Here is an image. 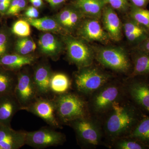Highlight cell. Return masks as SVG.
<instances>
[{
	"mask_svg": "<svg viewBox=\"0 0 149 149\" xmlns=\"http://www.w3.org/2000/svg\"><path fill=\"white\" fill-rule=\"evenodd\" d=\"M145 114L125 95L115 101L99 118L104 137L111 144L119 138L128 136Z\"/></svg>",
	"mask_w": 149,
	"mask_h": 149,
	"instance_id": "cell-1",
	"label": "cell"
},
{
	"mask_svg": "<svg viewBox=\"0 0 149 149\" xmlns=\"http://www.w3.org/2000/svg\"><path fill=\"white\" fill-rule=\"evenodd\" d=\"M53 100L57 117L62 125L91 116L88 101L79 94L68 92L56 95Z\"/></svg>",
	"mask_w": 149,
	"mask_h": 149,
	"instance_id": "cell-2",
	"label": "cell"
},
{
	"mask_svg": "<svg viewBox=\"0 0 149 149\" xmlns=\"http://www.w3.org/2000/svg\"><path fill=\"white\" fill-rule=\"evenodd\" d=\"M125 95L124 81L111 80L89 97L88 102L91 115L99 119L115 101Z\"/></svg>",
	"mask_w": 149,
	"mask_h": 149,
	"instance_id": "cell-3",
	"label": "cell"
},
{
	"mask_svg": "<svg viewBox=\"0 0 149 149\" xmlns=\"http://www.w3.org/2000/svg\"><path fill=\"white\" fill-rule=\"evenodd\" d=\"M113 76L92 65L82 68L74 75V86L79 94L89 97L113 80Z\"/></svg>",
	"mask_w": 149,
	"mask_h": 149,
	"instance_id": "cell-4",
	"label": "cell"
},
{
	"mask_svg": "<svg viewBox=\"0 0 149 149\" xmlns=\"http://www.w3.org/2000/svg\"><path fill=\"white\" fill-rule=\"evenodd\" d=\"M68 125L74 130L81 146L95 148L101 143L103 133L101 123L98 118L91 115L74 120Z\"/></svg>",
	"mask_w": 149,
	"mask_h": 149,
	"instance_id": "cell-5",
	"label": "cell"
},
{
	"mask_svg": "<svg viewBox=\"0 0 149 149\" xmlns=\"http://www.w3.org/2000/svg\"><path fill=\"white\" fill-rule=\"evenodd\" d=\"M96 58L102 66L118 73L130 75L133 63L128 54L120 48H102L96 54Z\"/></svg>",
	"mask_w": 149,
	"mask_h": 149,
	"instance_id": "cell-6",
	"label": "cell"
},
{
	"mask_svg": "<svg viewBox=\"0 0 149 149\" xmlns=\"http://www.w3.org/2000/svg\"><path fill=\"white\" fill-rule=\"evenodd\" d=\"M148 77H127L124 81L126 96L146 114H149V80Z\"/></svg>",
	"mask_w": 149,
	"mask_h": 149,
	"instance_id": "cell-7",
	"label": "cell"
},
{
	"mask_svg": "<svg viewBox=\"0 0 149 149\" xmlns=\"http://www.w3.org/2000/svg\"><path fill=\"white\" fill-rule=\"evenodd\" d=\"M55 129L43 127L35 131H26L25 145L38 149L63 145L66 140L65 135Z\"/></svg>",
	"mask_w": 149,
	"mask_h": 149,
	"instance_id": "cell-8",
	"label": "cell"
},
{
	"mask_svg": "<svg viewBox=\"0 0 149 149\" xmlns=\"http://www.w3.org/2000/svg\"><path fill=\"white\" fill-rule=\"evenodd\" d=\"M14 95L21 106L22 110L25 109L40 97L33 77L26 72L19 73Z\"/></svg>",
	"mask_w": 149,
	"mask_h": 149,
	"instance_id": "cell-9",
	"label": "cell"
},
{
	"mask_svg": "<svg viewBox=\"0 0 149 149\" xmlns=\"http://www.w3.org/2000/svg\"><path fill=\"white\" fill-rule=\"evenodd\" d=\"M24 110L42 118L50 127L55 129L62 128V124L56 114L55 105L53 99L39 97Z\"/></svg>",
	"mask_w": 149,
	"mask_h": 149,
	"instance_id": "cell-10",
	"label": "cell"
},
{
	"mask_svg": "<svg viewBox=\"0 0 149 149\" xmlns=\"http://www.w3.org/2000/svg\"><path fill=\"white\" fill-rule=\"evenodd\" d=\"M66 43L68 56L71 62L80 68L92 65L94 54L85 43L72 38H68Z\"/></svg>",
	"mask_w": 149,
	"mask_h": 149,
	"instance_id": "cell-11",
	"label": "cell"
},
{
	"mask_svg": "<svg viewBox=\"0 0 149 149\" xmlns=\"http://www.w3.org/2000/svg\"><path fill=\"white\" fill-rule=\"evenodd\" d=\"M26 131L0 125V149H19L25 145Z\"/></svg>",
	"mask_w": 149,
	"mask_h": 149,
	"instance_id": "cell-12",
	"label": "cell"
},
{
	"mask_svg": "<svg viewBox=\"0 0 149 149\" xmlns=\"http://www.w3.org/2000/svg\"><path fill=\"white\" fill-rule=\"evenodd\" d=\"M22 107L14 94L0 97V125L10 126L15 115Z\"/></svg>",
	"mask_w": 149,
	"mask_h": 149,
	"instance_id": "cell-13",
	"label": "cell"
},
{
	"mask_svg": "<svg viewBox=\"0 0 149 149\" xmlns=\"http://www.w3.org/2000/svg\"><path fill=\"white\" fill-rule=\"evenodd\" d=\"M80 34L85 40L92 42L107 43L109 38L107 33L95 18L88 19L83 23L80 29Z\"/></svg>",
	"mask_w": 149,
	"mask_h": 149,
	"instance_id": "cell-14",
	"label": "cell"
},
{
	"mask_svg": "<svg viewBox=\"0 0 149 149\" xmlns=\"http://www.w3.org/2000/svg\"><path fill=\"white\" fill-rule=\"evenodd\" d=\"M102 21L105 31L110 39L118 42L122 36L121 24L117 14L110 7L104 9L102 13Z\"/></svg>",
	"mask_w": 149,
	"mask_h": 149,
	"instance_id": "cell-15",
	"label": "cell"
},
{
	"mask_svg": "<svg viewBox=\"0 0 149 149\" xmlns=\"http://www.w3.org/2000/svg\"><path fill=\"white\" fill-rule=\"evenodd\" d=\"M52 74L49 68L46 65H40L35 70L33 78L39 97H46L51 93Z\"/></svg>",
	"mask_w": 149,
	"mask_h": 149,
	"instance_id": "cell-16",
	"label": "cell"
},
{
	"mask_svg": "<svg viewBox=\"0 0 149 149\" xmlns=\"http://www.w3.org/2000/svg\"><path fill=\"white\" fill-rule=\"evenodd\" d=\"M133 69L128 77L149 76V54L134 49L132 53Z\"/></svg>",
	"mask_w": 149,
	"mask_h": 149,
	"instance_id": "cell-17",
	"label": "cell"
},
{
	"mask_svg": "<svg viewBox=\"0 0 149 149\" xmlns=\"http://www.w3.org/2000/svg\"><path fill=\"white\" fill-rule=\"evenodd\" d=\"M35 60V58L31 56L18 54H6L0 58V65L9 69H19L25 65L32 64Z\"/></svg>",
	"mask_w": 149,
	"mask_h": 149,
	"instance_id": "cell-18",
	"label": "cell"
},
{
	"mask_svg": "<svg viewBox=\"0 0 149 149\" xmlns=\"http://www.w3.org/2000/svg\"><path fill=\"white\" fill-rule=\"evenodd\" d=\"M71 85V81L66 74L63 73L52 74L50 86L51 93L56 95L68 93Z\"/></svg>",
	"mask_w": 149,
	"mask_h": 149,
	"instance_id": "cell-19",
	"label": "cell"
},
{
	"mask_svg": "<svg viewBox=\"0 0 149 149\" xmlns=\"http://www.w3.org/2000/svg\"><path fill=\"white\" fill-rule=\"evenodd\" d=\"M128 136L137 139L149 147V116L144 115Z\"/></svg>",
	"mask_w": 149,
	"mask_h": 149,
	"instance_id": "cell-20",
	"label": "cell"
},
{
	"mask_svg": "<svg viewBox=\"0 0 149 149\" xmlns=\"http://www.w3.org/2000/svg\"><path fill=\"white\" fill-rule=\"evenodd\" d=\"M38 43L42 52L47 55H56L60 49L58 41L53 35L49 33L42 35Z\"/></svg>",
	"mask_w": 149,
	"mask_h": 149,
	"instance_id": "cell-21",
	"label": "cell"
},
{
	"mask_svg": "<svg viewBox=\"0 0 149 149\" xmlns=\"http://www.w3.org/2000/svg\"><path fill=\"white\" fill-rule=\"evenodd\" d=\"M104 3L100 0H77V5L86 15L99 18L102 14Z\"/></svg>",
	"mask_w": 149,
	"mask_h": 149,
	"instance_id": "cell-22",
	"label": "cell"
},
{
	"mask_svg": "<svg viewBox=\"0 0 149 149\" xmlns=\"http://www.w3.org/2000/svg\"><path fill=\"white\" fill-rule=\"evenodd\" d=\"M27 21L35 28L42 31L56 32L59 31L61 29L58 23L53 19L50 17L28 18Z\"/></svg>",
	"mask_w": 149,
	"mask_h": 149,
	"instance_id": "cell-23",
	"label": "cell"
},
{
	"mask_svg": "<svg viewBox=\"0 0 149 149\" xmlns=\"http://www.w3.org/2000/svg\"><path fill=\"white\" fill-rule=\"evenodd\" d=\"M17 81V76L14 77L10 73L0 70V97L14 94Z\"/></svg>",
	"mask_w": 149,
	"mask_h": 149,
	"instance_id": "cell-24",
	"label": "cell"
},
{
	"mask_svg": "<svg viewBox=\"0 0 149 149\" xmlns=\"http://www.w3.org/2000/svg\"><path fill=\"white\" fill-rule=\"evenodd\" d=\"M111 145V147L116 149H149V147L141 141L128 136L117 139Z\"/></svg>",
	"mask_w": 149,
	"mask_h": 149,
	"instance_id": "cell-25",
	"label": "cell"
},
{
	"mask_svg": "<svg viewBox=\"0 0 149 149\" xmlns=\"http://www.w3.org/2000/svg\"><path fill=\"white\" fill-rule=\"evenodd\" d=\"M130 18L149 31V10L134 6L130 13Z\"/></svg>",
	"mask_w": 149,
	"mask_h": 149,
	"instance_id": "cell-26",
	"label": "cell"
},
{
	"mask_svg": "<svg viewBox=\"0 0 149 149\" xmlns=\"http://www.w3.org/2000/svg\"><path fill=\"white\" fill-rule=\"evenodd\" d=\"M37 46L33 40L28 38L18 40L16 44V50L17 54L27 56L36 49Z\"/></svg>",
	"mask_w": 149,
	"mask_h": 149,
	"instance_id": "cell-27",
	"label": "cell"
},
{
	"mask_svg": "<svg viewBox=\"0 0 149 149\" xmlns=\"http://www.w3.org/2000/svg\"><path fill=\"white\" fill-rule=\"evenodd\" d=\"M12 32L15 35L19 37H26L31 33L30 24L27 21L20 19L14 24Z\"/></svg>",
	"mask_w": 149,
	"mask_h": 149,
	"instance_id": "cell-28",
	"label": "cell"
},
{
	"mask_svg": "<svg viewBox=\"0 0 149 149\" xmlns=\"http://www.w3.org/2000/svg\"><path fill=\"white\" fill-rule=\"evenodd\" d=\"M108 1L115 9L123 11L128 8V3L126 0H108Z\"/></svg>",
	"mask_w": 149,
	"mask_h": 149,
	"instance_id": "cell-29",
	"label": "cell"
},
{
	"mask_svg": "<svg viewBox=\"0 0 149 149\" xmlns=\"http://www.w3.org/2000/svg\"><path fill=\"white\" fill-rule=\"evenodd\" d=\"M8 39L6 35L0 33V58L6 55L7 50Z\"/></svg>",
	"mask_w": 149,
	"mask_h": 149,
	"instance_id": "cell-30",
	"label": "cell"
},
{
	"mask_svg": "<svg viewBox=\"0 0 149 149\" xmlns=\"http://www.w3.org/2000/svg\"><path fill=\"white\" fill-rule=\"evenodd\" d=\"M80 19L79 14L76 12L72 10L70 17L65 27L68 28H72L76 26Z\"/></svg>",
	"mask_w": 149,
	"mask_h": 149,
	"instance_id": "cell-31",
	"label": "cell"
},
{
	"mask_svg": "<svg viewBox=\"0 0 149 149\" xmlns=\"http://www.w3.org/2000/svg\"><path fill=\"white\" fill-rule=\"evenodd\" d=\"M72 10L70 9H66L63 11L58 16V19L60 23L65 27L71 15Z\"/></svg>",
	"mask_w": 149,
	"mask_h": 149,
	"instance_id": "cell-32",
	"label": "cell"
},
{
	"mask_svg": "<svg viewBox=\"0 0 149 149\" xmlns=\"http://www.w3.org/2000/svg\"><path fill=\"white\" fill-rule=\"evenodd\" d=\"M134 49L149 54V36Z\"/></svg>",
	"mask_w": 149,
	"mask_h": 149,
	"instance_id": "cell-33",
	"label": "cell"
},
{
	"mask_svg": "<svg viewBox=\"0 0 149 149\" xmlns=\"http://www.w3.org/2000/svg\"><path fill=\"white\" fill-rule=\"evenodd\" d=\"M28 18H37L39 17V12L35 7H29L25 13Z\"/></svg>",
	"mask_w": 149,
	"mask_h": 149,
	"instance_id": "cell-34",
	"label": "cell"
},
{
	"mask_svg": "<svg viewBox=\"0 0 149 149\" xmlns=\"http://www.w3.org/2000/svg\"><path fill=\"white\" fill-rule=\"evenodd\" d=\"M134 6L145 8L149 2V0H130Z\"/></svg>",
	"mask_w": 149,
	"mask_h": 149,
	"instance_id": "cell-35",
	"label": "cell"
},
{
	"mask_svg": "<svg viewBox=\"0 0 149 149\" xmlns=\"http://www.w3.org/2000/svg\"><path fill=\"white\" fill-rule=\"evenodd\" d=\"M18 0H13L9 8L6 12L8 15H15V10L17 6Z\"/></svg>",
	"mask_w": 149,
	"mask_h": 149,
	"instance_id": "cell-36",
	"label": "cell"
},
{
	"mask_svg": "<svg viewBox=\"0 0 149 149\" xmlns=\"http://www.w3.org/2000/svg\"><path fill=\"white\" fill-rule=\"evenodd\" d=\"M26 6V2L25 0H18L15 14H16L19 12L23 10Z\"/></svg>",
	"mask_w": 149,
	"mask_h": 149,
	"instance_id": "cell-37",
	"label": "cell"
},
{
	"mask_svg": "<svg viewBox=\"0 0 149 149\" xmlns=\"http://www.w3.org/2000/svg\"><path fill=\"white\" fill-rule=\"evenodd\" d=\"M10 3H0V13L4 14L8 10Z\"/></svg>",
	"mask_w": 149,
	"mask_h": 149,
	"instance_id": "cell-38",
	"label": "cell"
},
{
	"mask_svg": "<svg viewBox=\"0 0 149 149\" xmlns=\"http://www.w3.org/2000/svg\"><path fill=\"white\" fill-rule=\"evenodd\" d=\"M52 6H55L63 2L65 0H46Z\"/></svg>",
	"mask_w": 149,
	"mask_h": 149,
	"instance_id": "cell-39",
	"label": "cell"
},
{
	"mask_svg": "<svg viewBox=\"0 0 149 149\" xmlns=\"http://www.w3.org/2000/svg\"><path fill=\"white\" fill-rule=\"evenodd\" d=\"M30 1L35 8L40 7L43 3L42 0H30Z\"/></svg>",
	"mask_w": 149,
	"mask_h": 149,
	"instance_id": "cell-40",
	"label": "cell"
},
{
	"mask_svg": "<svg viewBox=\"0 0 149 149\" xmlns=\"http://www.w3.org/2000/svg\"><path fill=\"white\" fill-rule=\"evenodd\" d=\"M11 2V0H0V3H9Z\"/></svg>",
	"mask_w": 149,
	"mask_h": 149,
	"instance_id": "cell-41",
	"label": "cell"
}]
</instances>
